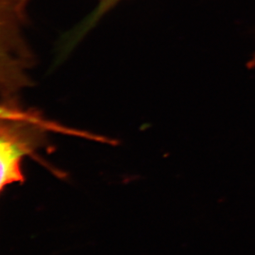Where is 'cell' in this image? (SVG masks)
<instances>
[{"label": "cell", "mask_w": 255, "mask_h": 255, "mask_svg": "<svg viewBox=\"0 0 255 255\" xmlns=\"http://www.w3.org/2000/svg\"><path fill=\"white\" fill-rule=\"evenodd\" d=\"M28 0H0V92L4 101L17 103L28 86L31 54L22 39V26Z\"/></svg>", "instance_id": "1"}, {"label": "cell", "mask_w": 255, "mask_h": 255, "mask_svg": "<svg viewBox=\"0 0 255 255\" xmlns=\"http://www.w3.org/2000/svg\"><path fill=\"white\" fill-rule=\"evenodd\" d=\"M47 131L52 130L29 121L0 122V194L8 185L24 182L22 161L41 146Z\"/></svg>", "instance_id": "2"}, {"label": "cell", "mask_w": 255, "mask_h": 255, "mask_svg": "<svg viewBox=\"0 0 255 255\" xmlns=\"http://www.w3.org/2000/svg\"><path fill=\"white\" fill-rule=\"evenodd\" d=\"M9 121H29L47 126L52 129L57 127V123L48 121L36 111L24 110L17 106V103L0 101V122Z\"/></svg>", "instance_id": "3"}, {"label": "cell", "mask_w": 255, "mask_h": 255, "mask_svg": "<svg viewBox=\"0 0 255 255\" xmlns=\"http://www.w3.org/2000/svg\"><path fill=\"white\" fill-rule=\"evenodd\" d=\"M120 0H100V5H99L98 9L96 11V14L93 15V20L95 21L97 17H101V15L104 14L106 11H108L110 8L113 7L114 5L116 4Z\"/></svg>", "instance_id": "4"}, {"label": "cell", "mask_w": 255, "mask_h": 255, "mask_svg": "<svg viewBox=\"0 0 255 255\" xmlns=\"http://www.w3.org/2000/svg\"><path fill=\"white\" fill-rule=\"evenodd\" d=\"M248 66L250 68H255V55L253 58L251 60L250 63L248 64Z\"/></svg>", "instance_id": "5"}]
</instances>
